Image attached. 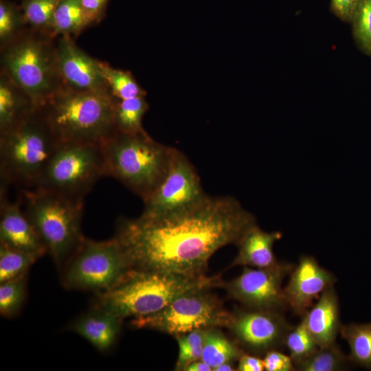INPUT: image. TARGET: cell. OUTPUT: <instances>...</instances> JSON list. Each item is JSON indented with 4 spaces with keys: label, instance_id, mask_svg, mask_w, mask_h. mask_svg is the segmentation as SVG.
<instances>
[{
    "label": "cell",
    "instance_id": "34",
    "mask_svg": "<svg viewBox=\"0 0 371 371\" xmlns=\"http://www.w3.org/2000/svg\"><path fill=\"white\" fill-rule=\"evenodd\" d=\"M110 0H81L85 27L99 23L106 16Z\"/></svg>",
    "mask_w": 371,
    "mask_h": 371
},
{
    "label": "cell",
    "instance_id": "3",
    "mask_svg": "<svg viewBox=\"0 0 371 371\" xmlns=\"http://www.w3.org/2000/svg\"><path fill=\"white\" fill-rule=\"evenodd\" d=\"M115 100L109 91L77 92L63 87L38 107L58 142L102 144L117 131Z\"/></svg>",
    "mask_w": 371,
    "mask_h": 371
},
{
    "label": "cell",
    "instance_id": "8",
    "mask_svg": "<svg viewBox=\"0 0 371 371\" xmlns=\"http://www.w3.org/2000/svg\"><path fill=\"white\" fill-rule=\"evenodd\" d=\"M104 177L106 175L102 144L58 142L34 188L84 200Z\"/></svg>",
    "mask_w": 371,
    "mask_h": 371
},
{
    "label": "cell",
    "instance_id": "2",
    "mask_svg": "<svg viewBox=\"0 0 371 371\" xmlns=\"http://www.w3.org/2000/svg\"><path fill=\"white\" fill-rule=\"evenodd\" d=\"M218 276L131 269L117 284L96 293L92 306L124 319L157 313L181 294L199 287L218 286Z\"/></svg>",
    "mask_w": 371,
    "mask_h": 371
},
{
    "label": "cell",
    "instance_id": "24",
    "mask_svg": "<svg viewBox=\"0 0 371 371\" xmlns=\"http://www.w3.org/2000/svg\"><path fill=\"white\" fill-rule=\"evenodd\" d=\"M86 29L81 0H58L54 14L56 37H78Z\"/></svg>",
    "mask_w": 371,
    "mask_h": 371
},
{
    "label": "cell",
    "instance_id": "25",
    "mask_svg": "<svg viewBox=\"0 0 371 371\" xmlns=\"http://www.w3.org/2000/svg\"><path fill=\"white\" fill-rule=\"evenodd\" d=\"M98 64L101 75L111 94L115 99L124 100L146 95V91L130 71L116 69L100 60Z\"/></svg>",
    "mask_w": 371,
    "mask_h": 371
},
{
    "label": "cell",
    "instance_id": "4",
    "mask_svg": "<svg viewBox=\"0 0 371 371\" xmlns=\"http://www.w3.org/2000/svg\"><path fill=\"white\" fill-rule=\"evenodd\" d=\"M102 148L106 175L122 183L143 201L164 178L174 150L146 131L131 134L116 131Z\"/></svg>",
    "mask_w": 371,
    "mask_h": 371
},
{
    "label": "cell",
    "instance_id": "33",
    "mask_svg": "<svg viewBox=\"0 0 371 371\" xmlns=\"http://www.w3.org/2000/svg\"><path fill=\"white\" fill-rule=\"evenodd\" d=\"M293 363L310 356L319 347L301 321L288 333L284 342Z\"/></svg>",
    "mask_w": 371,
    "mask_h": 371
},
{
    "label": "cell",
    "instance_id": "31",
    "mask_svg": "<svg viewBox=\"0 0 371 371\" xmlns=\"http://www.w3.org/2000/svg\"><path fill=\"white\" fill-rule=\"evenodd\" d=\"M350 23L357 47L371 56V0L359 1Z\"/></svg>",
    "mask_w": 371,
    "mask_h": 371
},
{
    "label": "cell",
    "instance_id": "1",
    "mask_svg": "<svg viewBox=\"0 0 371 371\" xmlns=\"http://www.w3.org/2000/svg\"><path fill=\"white\" fill-rule=\"evenodd\" d=\"M256 223L254 216L234 197L207 195L170 215L121 218L115 237L133 269L202 276L216 251L236 245Z\"/></svg>",
    "mask_w": 371,
    "mask_h": 371
},
{
    "label": "cell",
    "instance_id": "18",
    "mask_svg": "<svg viewBox=\"0 0 371 371\" xmlns=\"http://www.w3.org/2000/svg\"><path fill=\"white\" fill-rule=\"evenodd\" d=\"M319 347L335 343L341 326L339 300L332 286L304 314L301 320Z\"/></svg>",
    "mask_w": 371,
    "mask_h": 371
},
{
    "label": "cell",
    "instance_id": "36",
    "mask_svg": "<svg viewBox=\"0 0 371 371\" xmlns=\"http://www.w3.org/2000/svg\"><path fill=\"white\" fill-rule=\"evenodd\" d=\"M361 0H330V10L339 19L350 23Z\"/></svg>",
    "mask_w": 371,
    "mask_h": 371
},
{
    "label": "cell",
    "instance_id": "22",
    "mask_svg": "<svg viewBox=\"0 0 371 371\" xmlns=\"http://www.w3.org/2000/svg\"><path fill=\"white\" fill-rule=\"evenodd\" d=\"M148 109L146 96L116 99L114 109V124L116 130L131 134L146 131L142 121Z\"/></svg>",
    "mask_w": 371,
    "mask_h": 371
},
{
    "label": "cell",
    "instance_id": "21",
    "mask_svg": "<svg viewBox=\"0 0 371 371\" xmlns=\"http://www.w3.org/2000/svg\"><path fill=\"white\" fill-rule=\"evenodd\" d=\"M243 352L218 328H207L201 359L212 370L224 363H233Z\"/></svg>",
    "mask_w": 371,
    "mask_h": 371
},
{
    "label": "cell",
    "instance_id": "32",
    "mask_svg": "<svg viewBox=\"0 0 371 371\" xmlns=\"http://www.w3.org/2000/svg\"><path fill=\"white\" fill-rule=\"evenodd\" d=\"M206 330L196 329L175 337L179 346L175 370H185L189 364L201 359Z\"/></svg>",
    "mask_w": 371,
    "mask_h": 371
},
{
    "label": "cell",
    "instance_id": "11",
    "mask_svg": "<svg viewBox=\"0 0 371 371\" xmlns=\"http://www.w3.org/2000/svg\"><path fill=\"white\" fill-rule=\"evenodd\" d=\"M206 196L192 164L174 148L167 172L155 190L143 201L141 215L161 217L175 214L196 205Z\"/></svg>",
    "mask_w": 371,
    "mask_h": 371
},
{
    "label": "cell",
    "instance_id": "23",
    "mask_svg": "<svg viewBox=\"0 0 371 371\" xmlns=\"http://www.w3.org/2000/svg\"><path fill=\"white\" fill-rule=\"evenodd\" d=\"M339 334L349 346L350 361L371 369V322L342 324Z\"/></svg>",
    "mask_w": 371,
    "mask_h": 371
},
{
    "label": "cell",
    "instance_id": "12",
    "mask_svg": "<svg viewBox=\"0 0 371 371\" xmlns=\"http://www.w3.org/2000/svg\"><path fill=\"white\" fill-rule=\"evenodd\" d=\"M293 267L284 262L269 268L245 266L238 276L229 282L221 281L218 286L245 308L282 311L286 308L283 282Z\"/></svg>",
    "mask_w": 371,
    "mask_h": 371
},
{
    "label": "cell",
    "instance_id": "6",
    "mask_svg": "<svg viewBox=\"0 0 371 371\" xmlns=\"http://www.w3.org/2000/svg\"><path fill=\"white\" fill-rule=\"evenodd\" d=\"M58 143L38 107L0 135V197L7 196L12 183L34 188Z\"/></svg>",
    "mask_w": 371,
    "mask_h": 371
},
{
    "label": "cell",
    "instance_id": "5",
    "mask_svg": "<svg viewBox=\"0 0 371 371\" xmlns=\"http://www.w3.org/2000/svg\"><path fill=\"white\" fill-rule=\"evenodd\" d=\"M56 38L27 28L1 49V71L38 106L64 87L58 66Z\"/></svg>",
    "mask_w": 371,
    "mask_h": 371
},
{
    "label": "cell",
    "instance_id": "37",
    "mask_svg": "<svg viewBox=\"0 0 371 371\" xmlns=\"http://www.w3.org/2000/svg\"><path fill=\"white\" fill-rule=\"evenodd\" d=\"M236 370L239 371L265 370L263 359L256 356L243 353L238 359Z\"/></svg>",
    "mask_w": 371,
    "mask_h": 371
},
{
    "label": "cell",
    "instance_id": "35",
    "mask_svg": "<svg viewBox=\"0 0 371 371\" xmlns=\"http://www.w3.org/2000/svg\"><path fill=\"white\" fill-rule=\"evenodd\" d=\"M263 359L266 371H294L293 361L288 356L277 349L269 350L265 353Z\"/></svg>",
    "mask_w": 371,
    "mask_h": 371
},
{
    "label": "cell",
    "instance_id": "10",
    "mask_svg": "<svg viewBox=\"0 0 371 371\" xmlns=\"http://www.w3.org/2000/svg\"><path fill=\"white\" fill-rule=\"evenodd\" d=\"M211 286L190 290L154 314L133 318L137 329L155 330L175 337L196 329L227 327L232 313L210 291Z\"/></svg>",
    "mask_w": 371,
    "mask_h": 371
},
{
    "label": "cell",
    "instance_id": "16",
    "mask_svg": "<svg viewBox=\"0 0 371 371\" xmlns=\"http://www.w3.org/2000/svg\"><path fill=\"white\" fill-rule=\"evenodd\" d=\"M0 244L31 255L38 259L47 253L34 227L22 210L20 201L0 199Z\"/></svg>",
    "mask_w": 371,
    "mask_h": 371
},
{
    "label": "cell",
    "instance_id": "19",
    "mask_svg": "<svg viewBox=\"0 0 371 371\" xmlns=\"http://www.w3.org/2000/svg\"><path fill=\"white\" fill-rule=\"evenodd\" d=\"M282 236L280 232H266L254 224L236 243L238 251L232 267L269 268L276 265L280 261L273 252V245Z\"/></svg>",
    "mask_w": 371,
    "mask_h": 371
},
{
    "label": "cell",
    "instance_id": "14",
    "mask_svg": "<svg viewBox=\"0 0 371 371\" xmlns=\"http://www.w3.org/2000/svg\"><path fill=\"white\" fill-rule=\"evenodd\" d=\"M56 50L64 87L77 92H110L101 75L99 60L83 51L74 38L56 37Z\"/></svg>",
    "mask_w": 371,
    "mask_h": 371
},
{
    "label": "cell",
    "instance_id": "13",
    "mask_svg": "<svg viewBox=\"0 0 371 371\" xmlns=\"http://www.w3.org/2000/svg\"><path fill=\"white\" fill-rule=\"evenodd\" d=\"M292 327L281 311L246 308L232 313L227 328L246 348L265 353L284 346Z\"/></svg>",
    "mask_w": 371,
    "mask_h": 371
},
{
    "label": "cell",
    "instance_id": "30",
    "mask_svg": "<svg viewBox=\"0 0 371 371\" xmlns=\"http://www.w3.org/2000/svg\"><path fill=\"white\" fill-rule=\"evenodd\" d=\"M27 295V276L0 283V313L6 318L16 316Z\"/></svg>",
    "mask_w": 371,
    "mask_h": 371
},
{
    "label": "cell",
    "instance_id": "17",
    "mask_svg": "<svg viewBox=\"0 0 371 371\" xmlns=\"http://www.w3.org/2000/svg\"><path fill=\"white\" fill-rule=\"evenodd\" d=\"M122 320L105 310L92 306L73 320L67 328L84 338L98 351L106 352L118 339Z\"/></svg>",
    "mask_w": 371,
    "mask_h": 371
},
{
    "label": "cell",
    "instance_id": "9",
    "mask_svg": "<svg viewBox=\"0 0 371 371\" xmlns=\"http://www.w3.org/2000/svg\"><path fill=\"white\" fill-rule=\"evenodd\" d=\"M131 260L114 236L106 240L85 238L61 269V282L68 290H108L131 270Z\"/></svg>",
    "mask_w": 371,
    "mask_h": 371
},
{
    "label": "cell",
    "instance_id": "28",
    "mask_svg": "<svg viewBox=\"0 0 371 371\" xmlns=\"http://www.w3.org/2000/svg\"><path fill=\"white\" fill-rule=\"evenodd\" d=\"M27 28L20 5L0 0V49L19 37Z\"/></svg>",
    "mask_w": 371,
    "mask_h": 371
},
{
    "label": "cell",
    "instance_id": "29",
    "mask_svg": "<svg viewBox=\"0 0 371 371\" xmlns=\"http://www.w3.org/2000/svg\"><path fill=\"white\" fill-rule=\"evenodd\" d=\"M38 258L0 244V283L23 277Z\"/></svg>",
    "mask_w": 371,
    "mask_h": 371
},
{
    "label": "cell",
    "instance_id": "7",
    "mask_svg": "<svg viewBox=\"0 0 371 371\" xmlns=\"http://www.w3.org/2000/svg\"><path fill=\"white\" fill-rule=\"evenodd\" d=\"M26 216L59 271L85 238L81 231L84 200L46 190H23Z\"/></svg>",
    "mask_w": 371,
    "mask_h": 371
},
{
    "label": "cell",
    "instance_id": "39",
    "mask_svg": "<svg viewBox=\"0 0 371 371\" xmlns=\"http://www.w3.org/2000/svg\"><path fill=\"white\" fill-rule=\"evenodd\" d=\"M233 363H224L216 368H215L213 370L214 371H232L235 370L236 369L232 365Z\"/></svg>",
    "mask_w": 371,
    "mask_h": 371
},
{
    "label": "cell",
    "instance_id": "15",
    "mask_svg": "<svg viewBox=\"0 0 371 371\" xmlns=\"http://www.w3.org/2000/svg\"><path fill=\"white\" fill-rule=\"evenodd\" d=\"M336 281L335 276L322 267L313 256H301L284 286L286 308L302 317L324 291L335 286Z\"/></svg>",
    "mask_w": 371,
    "mask_h": 371
},
{
    "label": "cell",
    "instance_id": "20",
    "mask_svg": "<svg viewBox=\"0 0 371 371\" xmlns=\"http://www.w3.org/2000/svg\"><path fill=\"white\" fill-rule=\"evenodd\" d=\"M38 108L31 97L5 72H0V135L15 128Z\"/></svg>",
    "mask_w": 371,
    "mask_h": 371
},
{
    "label": "cell",
    "instance_id": "27",
    "mask_svg": "<svg viewBox=\"0 0 371 371\" xmlns=\"http://www.w3.org/2000/svg\"><path fill=\"white\" fill-rule=\"evenodd\" d=\"M58 1V0H22L20 7L27 27L56 37L54 32V14Z\"/></svg>",
    "mask_w": 371,
    "mask_h": 371
},
{
    "label": "cell",
    "instance_id": "38",
    "mask_svg": "<svg viewBox=\"0 0 371 371\" xmlns=\"http://www.w3.org/2000/svg\"><path fill=\"white\" fill-rule=\"evenodd\" d=\"M186 371H211L212 368L202 359L196 360L189 364Z\"/></svg>",
    "mask_w": 371,
    "mask_h": 371
},
{
    "label": "cell",
    "instance_id": "26",
    "mask_svg": "<svg viewBox=\"0 0 371 371\" xmlns=\"http://www.w3.org/2000/svg\"><path fill=\"white\" fill-rule=\"evenodd\" d=\"M351 362L340 348L333 344L318 347L310 356L294 363L299 371H341L345 370Z\"/></svg>",
    "mask_w": 371,
    "mask_h": 371
}]
</instances>
